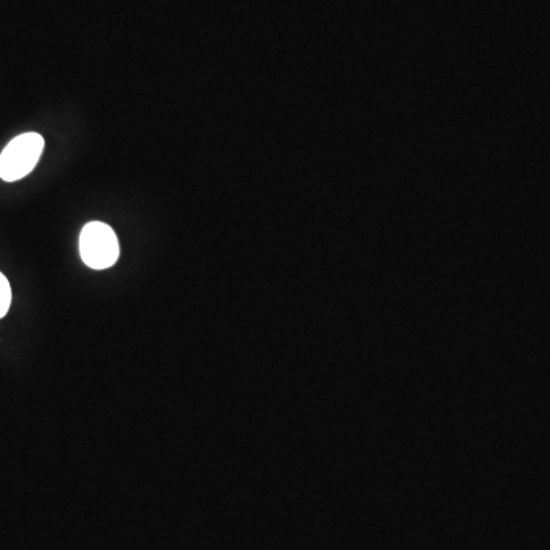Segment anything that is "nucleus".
<instances>
[{
	"instance_id": "nucleus-2",
	"label": "nucleus",
	"mask_w": 550,
	"mask_h": 550,
	"mask_svg": "<svg viewBox=\"0 0 550 550\" xmlns=\"http://www.w3.org/2000/svg\"><path fill=\"white\" fill-rule=\"evenodd\" d=\"M81 259L89 268L107 269L120 257L117 234L103 222H91L80 234Z\"/></svg>"
},
{
	"instance_id": "nucleus-1",
	"label": "nucleus",
	"mask_w": 550,
	"mask_h": 550,
	"mask_svg": "<svg viewBox=\"0 0 550 550\" xmlns=\"http://www.w3.org/2000/svg\"><path fill=\"white\" fill-rule=\"evenodd\" d=\"M45 149V140L39 133L28 132L16 136L0 155V178L16 182L36 169Z\"/></svg>"
},
{
	"instance_id": "nucleus-3",
	"label": "nucleus",
	"mask_w": 550,
	"mask_h": 550,
	"mask_svg": "<svg viewBox=\"0 0 550 550\" xmlns=\"http://www.w3.org/2000/svg\"><path fill=\"white\" fill-rule=\"evenodd\" d=\"M11 298H13V294H11L10 282L0 272V318H4L10 311Z\"/></svg>"
}]
</instances>
